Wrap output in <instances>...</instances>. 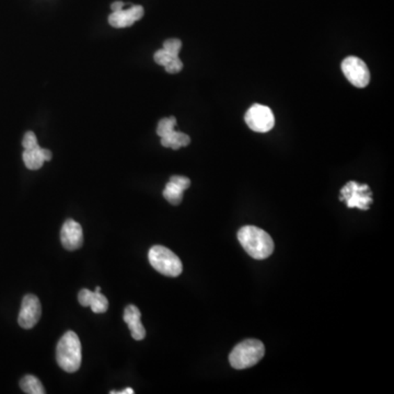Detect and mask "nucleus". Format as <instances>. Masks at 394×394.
Returning a JSON list of instances; mask_svg holds the SVG:
<instances>
[{
    "label": "nucleus",
    "instance_id": "obj_8",
    "mask_svg": "<svg viewBox=\"0 0 394 394\" xmlns=\"http://www.w3.org/2000/svg\"><path fill=\"white\" fill-rule=\"evenodd\" d=\"M42 315V306L39 298L32 294H26L22 300L18 323L21 328L30 330L40 321Z\"/></svg>",
    "mask_w": 394,
    "mask_h": 394
},
{
    "label": "nucleus",
    "instance_id": "obj_6",
    "mask_svg": "<svg viewBox=\"0 0 394 394\" xmlns=\"http://www.w3.org/2000/svg\"><path fill=\"white\" fill-rule=\"evenodd\" d=\"M246 125L256 133H267L275 125L274 114L267 105L254 104L244 116Z\"/></svg>",
    "mask_w": 394,
    "mask_h": 394
},
{
    "label": "nucleus",
    "instance_id": "obj_4",
    "mask_svg": "<svg viewBox=\"0 0 394 394\" xmlns=\"http://www.w3.org/2000/svg\"><path fill=\"white\" fill-rule=\"evenodd\" d=\"M148 260L151 267L164 276L177 277L183 271L179 256L166 246H152L149 250Z\"/></svg>",
    "mask_w": 394,
    "mask_h": 394
},
{
    "label": "nucleus",
    "instance_id": "obj_20",
    "mask_svg": "<svg viewBox=\"0 0 394 394\" xmlns=\"http://www.w3.org/2000/svg\"><path fill=\"white\" fill-rule=\"evenodd\" d=\"M164 68H166V72H169V74H178V72H181L182 68H183V63H182L179 56L174 57L173 59H171V61L164 66Z\"/></svg>",
    "mask_w": 394,
    "mask_h": 394
},
{
    "label": "nucleus",
    "instance_id": "obj_19",
    "mask_svg": "<svg viewBox=\"0 0 394 394\" xmlns=\"http://www.w3.org/2000/svg\"><path fill=\"white\" fill-rule=\"evenodd\" d=\"M174 57L178 56H174V55L170 54L169 52H166L164 49H159V51H157L154 55L155 62H156L157 64L160 65V66L164 67L166 66V65L168 64L171 59H173Z\"/></svg>",
    "mask_w": 394,
    "mask_h": 394
},
{
    "label": "nucleus",
    "instance_id": "obj_9",
    "mask_svg": "<svg viewBox=\"0 0 394 394\" xmlns=\"http://www.w3.org/2000/svg\"><path fill=\"white\" fill-rule=\"evenodd\" d=\"M61 241L63 246L68 251H74L81 248L84 244V233L80 223L72 219L65 221L61 230Z\"/></svg>",
    "mask_w": 394,
    "mask_h": 394
},
{
    "label": "nucleus",
    "instance_id": "obj_22",
    "mask_svg": "<svg viewBox=\"0 0 394 394\" xmlns=\"http://www.w3.org/2000/svg\"><path fill=\"white\" fill-rule=\"evenodd\" d=\"M170 181L174 182V183H177L178 185L182 187V189H187L191 185V181H189V178L181 177V175H173L170 179Z\"/></svg>",
    "mask_w": 394,
    "mask_h": 394
},
{
    "label": "nucleus",
    "instance_id": "obj_17",
    "mask_svg": "<svg viewBox=\"0 0 394 394\" xmlns=\"http://www.w3.org/2000/svg\"><path fill=\"white\" fill-rule=\"evenodd\" d=\"M175 125H177V118H174V116L162 118V120L159 122L158 127H157V134H158L160 137H164V136L168 135V134L174 131Z\"/></svg>",
    "mask_w": 394,
    "mask_h": 394
},
{
    "label": "nucleus",
    "instance_id": "obj_5",
    "mask_svg": "<svg viewBox=\"0 0 394 394\" xmlns=\"http://www.w3.org/2000/svg\"><path fill=\"white\" fill-rule=\"evenodd\" d=\"M340 200L345 203L348 208H359L361 210H369L372 200V192L367 184H359L357 182H348L340 189Z\"/></svg>",
    "mask_w": 394,
    "mask_h": 394
},
{
    "label": "nucleus",
    "instance_id": "obj_15",
    "mask_svg": "<svg viewBox=\"0 0 394 394\" xmlns=\"http://www.w3.org/2000/svg\"><path fill=\"white\" fill-rule=\"evenodd\" d=\"M20 388L28 394H44L47 392L39 379L32 375H26L21 379Z\"/></svg>",
    "mask_w": 394,
    "mask_h": 394
},
{
    "label": "nucleus",
    "instance_id": "obj_12",
    "mask_svg": "<svg viewBox=\"0 0 394 394\" xmlns=\"http://www.w3.org/2000/svg\"><path fill=\"white\" fill-rule=\"evenodd\" d=\"M141 313L134 305L127 306L124 310V321L128 325L134 340H141L146 336V330L141 324Z\"/></svg>",
    "mask_w": 394,
    "mask_h": 394
},
{
    "label": "nucleus",
    "instance_id": "obj_10",
    "mask_svg": "<svg viewBox=\"0 0 394 394\" xmlns=\"http://www.w3.org/2000/svg\"><path fill=\"white\" fill-rule=\"evenodd\" d=\"M143 6H133L129 9L113 11L109 17V24L113 28H127L133 26L136 21L141 20L143 17Z\"/></svg>",
    "mask_w": 394,
    "mask_h": 394
},
{
    "label": "nucleus",
    "instance_id": "obj_16",
    "mask_svg": "<svg viewBox=\"0 0 394 394\" xmlns=\"http://www.w3.org/2000/svg\"><path fill=\"white\" fill-rule=\"evenodd\" d=\"M183 192L184 189L174 182L169 181L166 183V189L164 191V196L172 205H179L183 200Z\"/></svg>",
    "mask_w": 394,
    "mask_h": 394
},
{
    "label": "nucleus",
    "instance_id": "obj_11",
    "mask_svg": "<svg viewBox=\"0 0 394 394\" xmlns=\"http://www.w3.org/2000/svg\"><path fill=\"white\" fill-rule=\"evenodd\" d=\"M78 300L82 307H90L95 313H104L108 311V298L100 292H90L89 290H80Z\"/></svg>",
    "mask_w": 394,
    "mask_h": 394
},
{
    "label": "nucleus",
    "instance_id": "obj_18",
    "mask_svg": "<svg viewBox=\"0 0 394 394\" xmlns=\"http://www.w3.org/2000/svg\"><path fill=\"white\" fill-rule=\"evenodd\" d=\"M164 49L166 52H169L170 54L179 56L180 51L182 49V42L178 39L166 40L164 43Z\"/></svg>",
    "mask_w": 394,
    "mask_h": 394
},
{
    "label": "nucleus",
    "instance_id": "obj_13",
    "mask_svg": "<svg viewBox=\"0 0 394 394\" xmlns=\"http://www.w3.org/2000/svg\"><path fill=\"white\" fill-rule=\"evenodd\" d=\"M22 157H24V162L28 169L39 170L43 166L44 162L51 160L53 155L49 149L41 148L38 145L32 149H24Z\"/></svg>",
    "mask_w": 394,
    "mask_h": 394
},
{
    "label": "nucleus",
    "instance_id": "obj_2",
    "mask_svg": "<svg viewBox=\"0 0 394 394\" xmlns=\"http://www.w3.org/2000/svg\"><path fill=\"white\" fill-rule=\"evenodd\" d=\"M81 353L79 338L76 333L68 331L57 344V363L66 372H76L81 366Z\"/></svg>",
    "mask_w": 394,
    "mask_h": 394
},
{
    "label": "nucleus",
    "instance_id": "obj_1",
    "mask_svg": "<svg viewBox=\"0 0 394 394\" xmlns=\"http://www.w3.org/2000/svg\"><path fill=\"white\" fill-rule=\"evenodd\" d=\"M238 240L246 253L255 260L267 259L274 251V241L269 233L255 226H246L238 233Z\"/></svg>",
    "mask_w": 394,
    "mask_h": 394
},
{
    "label": "nucleus",
    "instance_id": "obj_14",
    "mask_svg": "<svg viewBox=\"0 0 394 394\" xmlns=\"http://www.w3.org/2000/svg\"><path fill=\"white\" fill-rule=\"evenodd\" d=\"M189 143H191V139L187 134L181 133V132L172 131L171 133L161 137L162 146L173 149V150H178L181 147L189 146Z\"/></svg>",
    "mask_w": 394,
    "mask_h": 394
},
{
    "label": "nucleus",
    "instance_id": "obj_25",
    "mask_svg": "<svg viewBox=\"0 0 394 394\" xmlns=\"http://www.w3.org/2000/svg\"><path fill=\"white\" fill-rule=\"evenodd\" d=\"M95 292H101L100 287H97V288H95Z\"/></svg>",
    "mask_w": 394,
    "mask_h": 394
},
{
    "label": "nucleus",
    "instance_id": "obj_21",
    "mask_svg": "<svg viewBox=\"0 0 394 394\" xmlns=\"http://www.w3.org/2000/svg\"><path fill=\"white\" fill-rule=\"evenodd\" d=\"M22 146L24 149H32L38 146V139L33 132H26L22 141Z\"/></svg>",
    "mask_w": 394,
    "mask_h": 394
},
{
    "label": "nucleus",
    "instance_id": "obj_23",
    "mask_svg": "<svg viewBox=\"0 0 394 394\" xmlns=\"http://www.w3.org/2000/svg\"><path fill=\"white\" fill-rule=\"evenodd\" d=\"M123 8V1H116V3H113L112 5H111V9H112V11L122 10Z\"/></svg>",
    "mask_w": 394,
    "mask_h": 394
},
{
    "label": "nucleus",
    "instance_id": "obj_24",
    "mask_svg": "<svg viewBox=\"0 0 394 394\" xmlns=\"http://www.w3.org/2000/svg\"><path fill=\"white\" fill-rule=\"evenodd\" d=\"M111 394H134L135 391L131 388H127V389L123 390V391H111Z\"/></svg>",
    "mask_w": 394,
    "mask_h": 394
},
{
    "label": "nucleus",
    "instance_id": "obj_3",
    "mask_svg": "<svg viewBox=\"0 0 394 394\" xmlns=\"http://www.w3.org/2000/svg\"><path fill=\"white\" fill-rule=\"evenodd\" d=\"M264 354L265 348L261 340L250 338L233 348L229 355V361L235 369L250 368L263 358Z\"/></svg>",
    "mask_w": 394,
    "mask_h": 394
},
{
    "label": "nucleus",
    "instance_id": "obj_7",
    "mask_svg": "<svg viewBox=\"0 0 394 394\" xmlns=\"http://www.w3.org/2000/svg\"><path fill=\"white\" fill-rule=\"evenodd\" d=\"M342 72L346 79L356 88L367 87L370 81V72L368 67L358 57L348 56L342 63Z\"/></svg>",
    "mask_w": 394,
    "mask_h": 394
}]
</instances>
